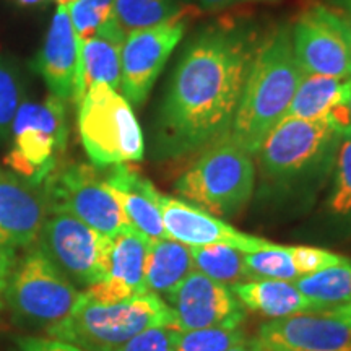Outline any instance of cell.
Returning a JSON list of instances; mask_svg holds the SVG:
<instances>
[{"mask_svg": "<svg viewBox=\"0 0 351 351\" xmlns=\"http://www.w3.org/2000/svg\"><path fill=\"white\" fill-rule=\"evenodd\" d=\"M114 0H75L67 5L78 43L95 36L112 15Z\"/></svg>", "mask_w": 351, "mask_h": 351, "instance_id": "obj_31", "label": "cell"}, {"mask_svg": "<svg viewBox=\"0 0 351 351\" xmlns=\"http://www.w3.org/2000/svg\"><path fill=\"white\" fill-rule=\"evenodd\" d=\"M47 217L49 204L43 184L0 171V247L15 251L36 243Z\"/></svg>", "mask_w": 351, "mask_h": 351, "instance_id": "obj_15", "label": "cell"}, {"mask_svg": "<svg viewBox=\"0 0 351 351\" xmlns=\"http://www.w3.org/2000/svg\"><path fill=\"white\" fill-rule=\"evenodd\" d=\"M78 134L96 168L143 160L145 140L137 116L119 91L95 85L78 103Z\"/></svg>", "mask_w": 351, "mask_h": 351, "instance_id": "obj_6", "label": "cell"}, {"mask_svg": "<svg viewBox=\"0 0 351 351\" xmlns=\"http://www.w3.org/2000/svg\"><path fill=\"white\" fill-rule=\"evenodd\" d=\"M330 178L324 213L337 234L351 236V130L341 135Z\"/></svg>", "mask_w": 351, "mask_h": 351, "instance_id": "obj_24", "label": "cell"}, {"mask_svg": "<svg viewBox=\"0 0 351 351\" xmlns=\"http://www.w3.org/2000/svg\"><path fill=\"white\" fill-rule=\"evenodd\" d=\"M191 256L194 270L225 287L232 288L249 280L244 269V252L231 245H195L191 247Z\"/></svg>", "mask_w": 351, "mask_h": 351, "instance_id": "obj_26", "label": "cell"}, {"mask_svg": "<svg viewBox=\"0 0 351 351\" xmlns=\"http://www.w3.org/2000/svg\"><path fill=\"white\" fill-rule=\"evenodd\" d=\"M320 311L328 315H332V317L343 320V322H346L351 327V304L335 306V307H328V309H320Z\"/></svg>", "mask_w": 351, "mask_h": 351, "instance_id": "obj_37", "label": "cell"}, {"mask_svg": "<svg viewBox=\"0 0 351 351\" xmlns=\"http://www.w3.org/2000/svg\"><path fill=\"white\" fill-rule=\"evenodd\" d=\"M293 283L317 311L351 304V261L300 276Z\"/></svg>", "mask_w": 351, "mask_h": 351, "instance_id": "obj_25", "label": "cell"}, {"mask_svg": "<svg viewBox=\"0 0 351 351\" xmlns=\"http://www.w3.org/2000/svg\"><path fill=\"white\" fill-rule=\"evenodd\" d=\"M293 51L304 73L351 78V29L327 3H309L291 26Z\"/></svg>", "mask_w": 351, "mask_h": 351, "instance_id": "obj_11", "label": "cell"}, {"mask_svg": "<svg viewBox=\"0 0 351 351\" xmlns=\"http://www.w3.org/2000/svg\"><path fill=\"white\" fill-rule=\"evenodd\" d=\"M261 39L251 21L234 16L217 20L189 39L158 111V158L195 155L230 135Z\"/></svg>", "mask_w": 351, "mask_h": 351, "instance_id": "obj_1", "label": "cell"}, {"mask_svg": "<svg viewBox=\"0 0 351 351\" xmlns=\"http://www.w3.org/2000/svg\"><path fill=\"white\" fill-rule=\"evenodd\" d=\"M244 269L249 280L296 282L300 278L295 263L287 252V245L280 244H274L265 251L244 252Z\"/></svg>", "mask_w": 351, "mask_h": 351, "instance_id": "obj_29", "label": "cell"}, {"mask_svg": "<svg viewBox=\"0 0 351 351\" xmlns=\"http://www.w3.org/2000/svg\"><path fill=\"white\" fill-rule=\"evenodd\" d=\"M256 339L289 351H351V327L322 311L271 319L258 327Z\"/></svg>", "mask_w": 351, "mask_h": 351, "instance_id": "obj_16", "label": "cell"}, {"mask_svg": "<svg viewBox=\"0 0 351 351\" xmlns=\"http://www.w3.org/2000/svg\"><path fill=\"white\" fill-rule=\"evenodd\" d=\"M23 82L12 60L0 56V140L10 134L13 119L23 103Z\"/></svg>", "mask_w": 351, "mask_h": 351, "instance_id": "obj_30", "label": "cell"}, {"mask_svg": "<svg viewBox=\"0 0 351 351\" xmlns=\"http://www.w3.org/2000/svg\"><path fill=\"white\" fill-rule=\"evenodd\" d=\"M174 332L171 326H155L140 332L117 351H176Z\"/></svg>", "mask_w": 351, "mask_h": 351, "instance_id": "obj_33", "label": "cell"}, {"mask_svg": "<svg viewBox=\"0 0 351 351\" xmlns=\"http://www.w3.org/2000/svg\"><path fill=\"white\" fill-rule=\"evenodd\" d=\"M302 73L293 51L291 26L280 23L258 43L228 138L256 156L270 132L287 119Z\"/></svg>", "mask_w": 351, "mask_h": 351, "instance_id": "obj_3", "label": "cell"}, {"mask_svg": "<svg viewBox=\"0 0 351 351\" xmlns=\"http://www.w3.org/2000/svg\"><path fill=\"white\" fill-rule=\"evenodd\" d=\"M176 330H197L245 319V309L230 287L192 270L166 298Z\"/></svg>", "mask_w": 351, "mask_h": 351, "instance_id": "obj_13", "label": "cell"}, {"mask_svg": "<svg viewBox=\"0 0 351 351\" xmlns=\"http://www.w3.org/2000/svg\"><path fill=\"white\" fill-rule=\"evenodd\" d=\"M15 2L23 7H34V5H43V3H46L47 0H15Z\"/></svg>", "mask_w": 351, "mask_h": 351, "instance_id": "obj_40", "label": "cell"}, {"mask_svg": "<svg viewBox=\"0 0 351 351\" xmlns=\"http://www.w3.org/2000/svg\"><path fill=\"white\" fill-rule=\"evenodd\" d=\"M287 252L295 263L300 276L315 274L327 267L339 265V263L348 261V257L340 256V254L320 247H311V245H287Z\"/></svg>", "mask_w": 351, "mask_h": 351, "instance_id": "obj_32", "label": "cell"}, {"mask_svg": "<svg viewBox=\"0 0 351 351\" xmlns=\"http://www.w3.org/2000/svg\"><path fill=\"white\" fill-rule=\"evenodd\" d=\"M287 117L324 119L341 134L351 130V78L302 73Z\"/></svg>", "mask_w": 351, "mask_h": 351, "instance_id": "obj_19", "label": "cell"}, {"mask_svg": "<svg viewBox=\"0 0 351 351\" xmlns=\"http://www.w3.org/2000/svg\"><path fill=\"white\" fill-rule=\"evenodd\" d=\"M20 351H83L75 345L56 339H26L20 341Z\"/></svg>", "mask_w": 351, "mask_h": 351, "instance_id": "obj_34", "label": "cell"}, {"mask_svg": "<svg viewBox=\"0 0 351 351\" xmlns=\"http://www.w3.org/2000/svg\"><path fill=\"white\" fill-rule=\"evenodd\" d=\"M56 2L59 3V5L67 7V5H70V3H72V2H75V0H56Z\"/></svg>", "mask_w": 351, "mask_h": 351, "instance_id": "obj_42", "label": "cell"}, {"mask_svg": "<svg viewBox=\"0 0 351 351\" xmlns=\"http://www.w3.org/2000/svg\"><path fill=\"white\" fill-rule=\"evenodd\" d=\"M244 340H247L244 320L197 330L174 332L176 351H230Z\"/></svg>", "mask_w": 351, "mask_h": 351, "instance_id": "obj_28", "label": "cell"}, {"mask_svg": "<svg viewBox=\"0 0 351 351\" xmlns=\"http://www.w3.org/2000/svg\"><path fill=\"white\" fill-rule=\"evenodd\" d=\"M341 135L324 119L280 122L256 153L261 195L291 202L317 194L330 178Z\"/></svg>", "mask_w": 351, "mask_h": 351, "instance_id": "obj_2", "label": "cell"}, {"mask_svg": "<svg viewBox=\"0 0 351 351\" xmlns=\"http://www.w3.org/2000/svg\"><path fill=\"white\" fill-rule=\"evenodd\" d=\"M234 0H194V5H197L200 10H208V12H217L221 10L231 3Z\"/></svg>", "mask_w": 351, "mask_h": 351, "instance_id": "obj_38", "label": "cell"}, {"mask_svg": "<svg viewBox=\"0 0 351 351\" xmlns=\"http://www.w3.org/2000/svg\"><path fill=\"white\" fill-rule=\"evenodd\" d=\"M10 132L13 145L5 165L26 181L43 184L59 168L67 145L65 101L49 95L43 103H23Z\"/></svg>", "mask_w": 351, "mask_h": 351, "instance_id": "obj_8", "label": "cell"}, {"mask_svg": "<svg viewBox=\"0 0 351 351\" xmlns=\"http://www.w3.org/2000/svg\"><path fill=\"white\" fill-rule=\"evenodd\" d=\"M127 34L111 15L106 23L80 44L77 90L73 101L78 104L91 86L106 85L121 88V51Z\"/></svg>", "mask_w": 351, "mask_h": 351, "instance_id": "obj_21", "label": "cell"}, {"mask_svg": "<svg viewBox=\"0 0 351 351\" xmlns=\"http://www.w3.org/2000/svg\"><path fill=\"white\" fill-rule=\"evenodd\" d=\"M234 2H238V0H234Z\"/></svg>", "mask_w": 351, "mask_h": 351, "instance_id": "obj_43", "label": "cell"}, {"mask_svg": "<svg viewBox=\"0 0 351 351\" xmlns=\"http://www.w3.org/2000/svg\"><path fill=\"white\" fill-rule=\"evenodd\" d=\"M104 181L114 199L119 202L132 230L148 241L168 238L158 207V191L147 178L129 165H119L112 166Z\"/></svg>", "mask_w": 351, "mask_h": 351, "instance_id": "obj_20", "label": "cell"}, {"mask_svg": "<svg viewBox=\"0 0 351 351\" xmlns=\"http://www.w3.org/2000/svg\"><path fill=\"white\" fill-rule=\"evenodd\" d=\"M254 187L252 156L228 137L200 152L174 184L181 200L223 219L236 217L245 208Z\"/></svg>", "mask_w": 351, "mask_h": 351, "instance_id": "obj_5", "label": "cell"}, {"mask_svg": "<svg viewBox=\"0 0 351 351\" xmlns=\"http://www.w3.org/2000/svg\"><path fill=\"white\" fill-rule=\"evenodd\" d=\"M244 309L270 319H280L306 311H317L293 282L282 280H247L232 287Z\"/></svg>", "mask_w": 351, "mask_h": 351, "instance_id": "obj_22", "label": "cell"}, {"mask_svg": "<svg viewBox=\"0 0 351 351\" xmlns=\"http://www.w3.org/2000/svg\"><path fill=\"white\" fill-rule=\"evenodd\" d=\"M258 346H261V351H289V350H283V348H276V346L265 345V343H262L261 340H258Z\"/></svg>", "mask_w": 351, "mask_h": 351, "instance_id": "obj_41", "label": "cell"}, {"mask_svg": "<svg viewBox=\"0 0 351 351\" xmlns=\"http://www.w3.org/2000/svg\"><path fill=\"white\" fill-rule=\"evenodd\" d=\"M39 247L73 285L91 287L108 270L111 238L67 213H49L39 234Z\"/></svg>", "mask_w": 351, "mask_h": 351, "instance_id": "obj_12", "label": "cell"}, {"mask_svg": "<svg viewBox=\"0 0 351 351\" xmlns=\"http://www.w3.org/2000/svg\"><path fill=\"white\" fill-rule=\"evenodd\" d=\"M13 267H15V251L0 247V309L5 301L8 280H10Z\"/></svg>", "mask_w": 351, "mask_h": 351, "instance_id": "obj_35", "label": "cell"}, {"mask_svg": "<svg viewBox=\"0 0 351 351\" xmlns=\"http://www.w3.org/2000/svg\"><path fill=\"white\" fill-rule=\"evenodd\" d=\"M150 241L135 230L122 231L111 238L108 270L101 282L82 291L90 300L114 302L143 295L145 267H147Z\"/></svg>", "mask_w": 351, "mask_h": 351, "instance_id": "obj_17", "label": "cell"}, {"mask_svg": "<svg viewBox=\"0 0 351 351\" xmlns=\"http://www.w3.org/2000/svg\"><path fill=\"white\" fill-rule=\"evenodd\" d=\"M155 326L173 327V314L166 301L150 291L114 302L90 300L82 293L69 317L46 333L83 351H117Z\"/></svg>", "mask_w": 351, "mask_h": 351, "instance_id": "obj_4", "label": "cell"}, {"mask_svg": "<svg viewBox=\"0 0 351 351\" xmlns=\"http://www.w3.org/2000/svg\"><path fill=\"white\" fill-rule=\"evenodd\" d=\"M199 13V7L189 3L165 23L127 34L121 51V90L130 106L140 108L147 101L169 56Z\"/></svg>", "mask_w": 351, "mask_h": 351, "instance_id": "obj_10", "label": "cell"}, {"mask_svg": "<svg viewBox=\"0 0 351 351\" xmlns=\"http://www.w3.org/2000/svg\"><path fill=\"white\" fill-rule=\"evenodd\" d=\"M230 351H261V346H258V340L254 337V339H247L244 340L243 343L236 345L234 348H231Z\"/></svg>", "mask_w": 351, "mask_h": 351, "instance_id": "obj_39", "label": "cell"}, {"mask_svg": "<svg viewBox=\"0 0 351 351\" xmlns=\"http://www.w3.org/2000/svg\"><path fill=\"white\" fill-rule=\"evenodd\" d=\"M80 44L73 32L67 7L59 5L52 16L41 51L33 60V69L46 82L51 95L67 101L77 90Z\"/></svg>", "mask_w": 351, "mask_h": 351, "instance_id": "obj_18", "label": "cell"}, {"mask_svg": "<svg viewBox=\"0 0 351 351\" xmlns=\"http://www.w3.org/2000/svg\"><path fill=\"white\" fill-rule=\"evenodd\" d=\"M192 270L194 262L189 245L171 238L150 241L145 267L147 291L166 300Z\"/></svg>", "mask_w": 351, "mask_h": 351, "instance_id": "obj_23", "label": "cell"}, {"mask_svg": "<svg viewBox=\"0 0 351 351\" xmlns=\"http://www.w3.org/2000/svg\"><path fill=\"white\" fill-rule=\"evenodd\" d=\"M80 296L82 291L41 247L15 263L5 293L16 319L46 332L69 317Z\"/></svg>", "mask_w": 351, "mask_h": 351, "instance_id": "obj_7", "label": "cell"}, {"mask_svg": "<svg viewBox=\"0 0 351 351\" xmlns=\"http://www.w3.org/2000/svg\"><path fill=\"white\" fill-rule=\"evenodd\" d=\"M156 200L168 238L186 244L189 247L225 244L247 254L265 251L275 244L257 236L245 234L223 218L213 217L205 210L181 199H174V197L158 192Z\"/></svg>", "mask_w": 351, "mask_h": 351, "instance_id": "obj_14", "label": "cell"}, {"mask_svg": "<svg viewBox=\"0 0 351 351\" xmlns=\"http://www.w3.org/2000/svg\"><path fill=\"white\" fill-rule=\"evenodd\" d=\"M327 5L339 13L351 29V0H327Z\"/></svg>", "mask_w": 351, "mask_h": 351, "instance_id": "obj_36", "label": "cell"}, {"mask_svg": "<svg viewBox=\"0 0 351 351\" xmlns=\"http://www.w3.org/2000/svg\"><path fill=\"white\" fill-rule=\"evenodd\" d=\"M189 3L181 0H114L112 16L125 34L165 23Z\"/></svg>", "mask_w": 351, "mask_h": 351, "instance_id": "obj_27", "label": "cell"}, {"mask_svg": "<svg viewBox=\"0 0 351 351\" xmlns=\"http://www.w3.org/2000/svg\"><path fill=\"white\" fill-rule=\"evenodd\" d=\"M49 213H67L109 238L132 230L119 202L95 165L57 168L43 182Z\"/></svg>", "mask_w": 351, "mask_h": 351, "instance_id": "obj_9", "label": "cell"}]
</instances>
